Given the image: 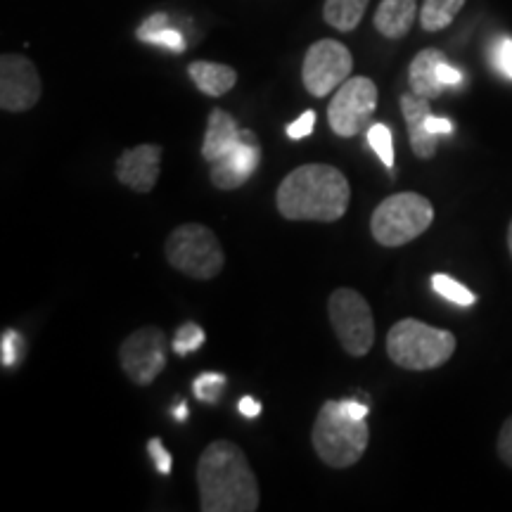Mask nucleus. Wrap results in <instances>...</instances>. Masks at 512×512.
Masks as SVG:
<instances>
[{"label":"nucleus","mask_w":512,"mask_h":512,"mask_svg":"<svg viewBox=\"0 0 512 512\" xmlns=\"http://www.w3.org/2000/svg\"><path fill=\"white\" fill-rule=\"evenodd\" d=\"M195 477L204 512L259 510V482L245 451L233 441H211L197 460Z\"/></svg>","instance_id":"obj_1"},{"label":"nucleus","mask_w":512,"mask_h":512,"mask_svg":"<svg viewBox=\"0 0 512 512\" xmlns=\"http://www.w3.org/2000/svg\"><path fill=\"white\" fill-rule=\"evenodd\" d=\"M351 188L347 176L330 164L297 166L280 183L275 204L287 221L335 223L347 214Z\"/></svg>","instance_id":"obj_2"},{"label":"nucleus","mask_w":512,"mask_h":512,"mask_svg":"<svg viewBox=\"0 0 512 512\" xmlns=\"http://www.w3.org/2000/svg\"><path fill=\"white\" fill-rule=\"evenodd\" d=\"M370 441V427L363 418H354L342 401H325L313 422L311 444L325 465L347 470L363 458Z\"/></svg>","instance_id":"obj_3"},{"label":"nucleus","mask_w":512,"mask_h":512,"mask_svg":"<svg viewBox=\"0 0 512 512\" xmlns=\"http://www.w3.org/2000/svg\"><path fill=\"white\" fill-rule=\"evenodd\" d=\"M456 335L418 318H403L387 332V354L396 366L425 373L444 366L456 354Z\"/></svg>","instance_id":"obj_4"},{"label":"nucleus","mask_w":512,"mask_h":512,"mask_svg":"<svg viewBox=\"0 0 512 512\" xmlns=\"http://www.w3.org/2000/svg\"><path fill=\"white\" fill-rule=\"evenodd\" d=\"M434 221V207L418 192H396L377 204L370 230L377 245L403 247L418 240Z\"/></svg>","instance_id":"obj_5"},{"label":"nucleus","mask_w":512,"mask_h":512,"mask_svg":"<svg viewBox=\"0 0 512 512\" xmlns=\"http://www.w3.org/2000/svg\"><path fill=\"white\" fill-rule=\"evenodd\" d=\"M169 264L195 280H211L223 271L226 254L216 233L202 223H183L174 228L164 245Z\"/></svg>","instance_id":"obj_6"},{"label":"nucleus","mask_w":512,"mask_h":512,"mask_svg":"<svg viewBox=\"0 0 512 512\" xmlns=\"http://www.w3.org/2000/svg\"><path fill=\"white\" fill-rule=\"evenodd\" d=\"M328 316L335 335L351 358H363L375 344V320L361 292L339 287L328 299Z\"/></svg>","instance_id":"obj_7"},{"label":"nucleus","mask_w":512,"mask_h":512,"mask_svg":"<svg viewBox=\"0 0 512 512\" xmlns=\"http://www.w3.org/2000/svg\"><path fill=\"white\" fill-rule=\"evenodd\" d=\"M377 107V86L368 76H351L337 88L328 105V124L339 138H356L366 131Z\"/></svg>","instance_id":"obj_8"},{"label":"nucleus","mask_w":512,"mask_h":512,"mask_svg":"<svg viewBox=\"0 0 512 512\" xmlns=\"http://www.w3.org/2000/svg\"><path fill=\"white\" fill-rule=\"evenodd\" d=\"M351 69H354V57L349 48L332 38H320L304 55V88L313 98H328L344 81L351 79Z\"/></svg>","instance_id":"obj_9"},{"label":"nucleus","mask_w":512,"mask_h":512,"mask_svg":"<svg viewBox=\"0 0 512 512\" xmlns=\"http://www.w3.org/2000/svg\"><path fill=\"white\" fill-rule=\"evenodd\" d=\"M119 366L138 387H150L166 368V335L155 325L133 330L119 347Z\"/></svg>","instance_id":"obj_10"},{"label":"nucleus","mask_w":512,"mask_h":512,"mask_svg":"<svg viewBox=\"0 0 512 512\" xmlns=\"http://www.w3.org/2000/svg\"><path fill=\"white\" fill-rule=\"evenodd\" d=\"M43 83L36 64L24 55L0 57V107L5 112H29L41 100Z\"/></svg>","instance_id":"obj_11"},{"label":"nucleus","mask_w":512,"mask_h":512,"mask_svg":"<svg viewBox=\"0 0 512 512\" xmlns=\"http://www.w3.org/2000/svg\"><path fill=\"white\" fill-rule=\"evenodd\" d=\"M259 162H261L259 138H256L249 128H242L240 143L235 145L226 157H221L219 162L209 164L211 183H214L219 190H238L249 181V178H252Z\"/></svg>","instance_id":"obj_12"},{"label":"nucleus","mask_w":512,"mask_h":512,"mask_svg":"<svg viewBox=\"0 0 512 512\" xmlns=\"http://www.w3.org/2000/svg\"><path fill=\"white\" fill-rule=\"evenodd\" d=\"M159 166H162V147L143 143L126 150L117 159V178L121 185L145 195L159 181Z\"/></svg>","instance_id":"obj_13"},{"label":"nucleus","mask_w":512,"mask_h":512,"mask_svg":"<svg viewBox=\"0 0 512 512\" xmlns=\"http://www.w3.org/2000/svg\"><path fill=\"white\" fill-rule=\"evenodd\" d=\"M401 114L406 119L408 126V140H411V147L415 157L420 159H432L437 155L439 147V136L427 128V117L432 114L430 100L422 98L418 93H406L401 95Z\"/></svg>","instance_id":"obj_14"},{"label":"nucleus","mask_w":512,"mask_h":512,"mask_svg":"<svg viewBox=\"0 0 512 512\" xmlns=\"http://www.w3.org/2000/svg\"><path fill=\"white\" fill-rule=\"evenodd\" d=\"M242 128L238 126L233 114H228L221 107L211 110L207 119V131H204V143H202V157L204 162L214 164L221 157H226L235 145L240 143Z\"/></svg>","instance_id":"obj_15"},{"label":"nucleus","mask_w":512,"mask_h":512,"mask_svg":"<svg viewBox=\"0 0 512 512\" xmlns=\"http://www.w3.org/2000/svg\"><path fill=\"white\" fill-rule=\"evenodd\" d=\"M446 62V55L437 48H425L413 57L411 67H408V81H411V91L422 95V98L434 100L444 93V83L439 79V67Z\"/></svg>","instance_id":"obj_16"},{"label":"nucleus","mask_w":512,"mask_h":512,"mask_svg":"<svg viewBox=\"0 0 512 512\" xmlns=\"http://www.w3.org/2000/svg\"><path fill=\"white\" fill-rule=\"evenodd\" d=\"M420 15L418 0H382L375 10V29L384 38L399 41L411 31L415 17Z\"/></svg>","instance_id":"obj_17"},{"label":"nucleus","mask_w":512,"mask_h":512,"mask_svg":"<svg viewBox=\"0 0 512 512\" xmlns=\"http://www.w3.org/2000/svg\"><path fill=\"white\" fill-rule=\"evenodd\" d=\"M188 76L197 86V91L209 95V98H221L238 83V72L228 64L197 60L188 64Z\"/></svg>","instance_id":"obj_18"},{"label":"nucleus","mask_w":512,"mask_h":512,"mask_svg":"<svg viewBox=\"0 0 512 512\" xmlns=\"http://www.w3.org/2000/svg\"><path fill=\"white\" fill-rule=\"evenodd\" d=\"M370 0H325L323 5V19L325 24H330L332 29L349 31L358 29L363 15H366Z\"/></svg>","instance_id":"obj_19"},{"label":"nucleus","mask_w":512,"mask_h":512,"mask_svg":"<svg viewBox=\"0 0 512 512\" xmlns=\"http://www.w3.org/2000/svg\"><path fill=\"white\" fill-rule=\"evenodd\" d=\"M467 0H425L420 8V24L425 31H441L448 24H453V19L458 17V12L465 8Z\"/></svg>","instance_id":"obj_20"},{"label":"nucleus","mask_w":512,"mask_h":512,"mask_svg":"<svg viewBox=\"0 0 512 512\" xmlns=\"http://www.w3.org/2000/svg\"><path fill=\"white\" fill-rule=\"evenodd\" d=\"M432 287H434V292L441 294V297L448 299V302H453L458 306H472L477 302L475 292H470L465 285H460L458 280H453L451 275H446V273H434Z\"/></svg>","instance_id":"obj_21"},{"label":"nucleus","mask_w":512,"mask_h":512,"mask_svg":"<svg viewBox=\"0 0 512 512\" xmlns=\"http://www.w3.org/2000/svg\"><path fill=\"white\" fill-rule=\"evenodd\" d=\"M368 143L375 150V155L380 157V162L392 169L394 166V143H392V131L384 124H373L368 128Z\"/></svg>","instance_id":"obj_22"},{"label":"nucleus","mask_w":512,"mask_h":512,"mask_svg":"<svg viewBox=\"0 0 512 512\" xmlns=\"http://www.w3.org/2000/svg\"><path fill=\"white\" fill-rule=\"evenodd\" d=\"M223 387H226V377L221 373H202L195 380V384H192L197 399L209 403V406H214V403L219 401Z\"/></svg>","instance_id":"obj_23"},{"label":"nucleus","mask_w":512,"mask_h":512,"mask_svg":"<svg viewBox=\"0 0 512 512\" xmlns=\"http://www.w3.org/2000/svg\"><path fill=\"white\" fill-rule=\"evenodd\" d=\"M204 344V330L195 323H185L176 330L174 337V351L178 356H188L195 349H200Z\"/></svg>","instance_id":"obj_24"},{"label":"nucleus","mask_w":512,"mask_h":512,"mask_svg":"<svg viewBox=\"0 0 512 512\" xmlns=\"http://www.w3.org/2000/svg\"><path fill=\"white\" fill-rule=\"evenodd\" d=\"M145 43H150V46L169 48V50H174V53H185V38H183V34H181V31L171 29V27L157 31V34H152Z\"/></svg>","instance_id":"obj_25"},{"label":"nucleus","mask_w":512,"mask_h":512,"mask_svg":"<svg viewBox=\"0 0 512 512\" xmlns=\"http://www.w3.org/2000/svg\"><path fill=\"white\" fill-rule=\"evenodd\" d=\"M0 347H3V366H5V368L17 366L19 356H22V349H24L22 337H19L15 330H5V332H3V342H0Z\"/></svg>","instance_id":"obj_26"},{"label":"nucleus","mask_w":512,"mask_h":512,"mask_svg":"<svg viewBox=\"0 0 512 512\" xmlns=\"http://www.w3.org/2000/svg\"><path fill=\"white\" fill-rule=\"evenodd\" d=\"M313 128H316V112L306 110L302 117H299L297 121H292V124L287 126V138L302 140L306 136H311Z\"/></svg>","instance_id":"obj_27"},{"label":"nucleus","mask_w":512,"mask_h":512,"mask_svg":"<svg viewBox=\"0 0 512 512\" xmlns=\"http://www.w3.org/2000/svg\"><path fill=\"white\" fill-rule=\"evenodd\" d=\"M496 451H498V458L503 460V465L512 467V415L501 425V432H498V441H496Z\"/></svg>","instance_id":"obj_28"},{"label":"nucleus","mask_w":512,"mask_h":512,"mask_svg":"<svg viewBox=\"0 0 512 512\" xmlns=\"http://www.w3.org/2000/svg\"><path fill=\"white\" fill-rule=\"evenodd\" d=\"M147 453H150L152 460H155L157 472H162V475H169L171 465H174V460H171V453L166 451L162 441H159V439L147 441Z\"/></svg>","instance_id":"obj_29"},{"label":"nucleus","mask_w":512,"mask_h":512,"mask_svg":"<svg viewBox=\"0 0 512 512\" xmlns=\"http://www.w3.org/2000/svg\"><path fill=\"white\" fill-rule=\"evenodd\" d=\"M166 27H169V15H164V12H155V15H150L143 24H140L136 36L138 41L145 43L152 34H157V31H162Z\"/></svg>","instance_id":"obj_30"},{"label":"nucleus","mask_w":512,"mask_h":512,"mask_svg":"<svg viewBox=\"0 0 512 512\" xmlns=\"http://www.w3.org/2000/svg\"><path fill=\"white\" fill-rule=\"evenodd\" d=\"M494 62L496 67L512 81V38H503V41H498V46L494 50Z\"/></svg>","instance_id":"obj_31"},{"label":"nucleus","mask_w":512,"mask_h":512,"mask_svg":"<svg viewBox=\"0 0 512 512\" xmlns=\"http://www.w3.org/2000/svg\"><path fill=\"white\" fill-rule=\"evenodd\" d=\"M439 79H441V83H444L446 88L448 86H460V83H463V74H460L456 67H451V64H448V60H446L439 67Z\"/></svg>","instance_id":"obj_32"},{"label":"nucleus","mask_w":512,"mask_h":512,"mask_svg":"<svg viewBox=\"0 0 512 512\" xmlns=\"http://www.w3.org/2000/svg\"><path fill=\"white\" fill-rule=\"evenodd\" d=\"M427 128H430L434 136H446V133L453 131V124L448 119H441V117H434V114H430V117H427Z\"/></svg>","instance_id":"obj_33"},{"label":"nucleus","mask_w":512,"mask_h":512,"mask_svg":"<svg viewBox=\"0 0 512 512\" xmlns=\"http://www.w3.org/2000/svg\"><path fill=\"white\" fill-rule=\"evenodd\" d=\"M238 411L245 415V418H256L261 413V403L252 399V396H242L238 401Z\"/></svg>","instance_id":"obj_34"},{"label":"nucleus","mask_w":512,"mask_h":512,"mask_svg":"<svg viewBox=\"0 0 512 512\" xmlns=\"http://www.w3.org/2000/svg\"><path fill=\"white\" fill-rule=\"evenodd\" d=\"M176 418L178 420L188 418V406H185V403H181V406H176Z\"/></svg>","instance_id":"obj_35"},{"label":"nucleus","mask_w":512,"mask_h":512,"mask_svg":"<svg viewBox=\"0 0 512 512\" xmlns=\"http://www.w3.org/2000/svg\"><path fill=\"white\" fill-rule=\"evenodd\" d=\"M508 249H510V256H512V221H510V228H508Z\"/></svg>","instance_id":"obj_36"}]
</instances>
